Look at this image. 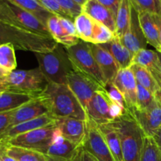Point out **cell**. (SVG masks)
Wrapping results in <instances>:
<instances>
[{"instance_id": "36", "label": "cell", "mask_w": 161, "mask_h": 161, "mask_svg": "<svg viewBox=\"0 0 161 161\" xmlns=\"http://www.w3.org/2000/svg\"><path fill=\"white\" fill-rule=\"evenodd\" d=\"M156 97L150 92L138 84L137 86V99H136V107L134 109L143 110L151 105L155 100Z\"/></svg>"}, {"instance_id": "4", "label": "cell", "mask_w": 161, "mask_h": 161, "mask_svg": "<svg viewBox=\"0 0 161 161\" xmlns=\"http://www.w3.org/2000/svg\"><path fill=\"white\" fill-rule=\"evenodd\" d=\"M121 141L124 161H140L145 135L129 112L112 122Z\"/></svg>"}, {"instance_id": "41", "label": "cell", "mask_w": 161, "mask_h": 161, "mask_svg": "<svg viewBox=\"0 0 161 161\" xmlns=\"http://www.w3.org/2000/svg\"><path fill=\"white\" fill-rule=\"evenodd\" d=\"M60 22H61V25L64 28V29L69 33L70 36H75V37H78L76 32V29H75V24H74L73 20H70V19L64 18V17H59ZM79 38V37H78Z\"/></svg>"}, {"instance_id": "24", "label": "cell", "mask_w": 161, "mask_h": 161, "mask_svg": "<svg viewBox=\"0 0 161 161\" xmlns=\"http://www.w3.org/2000/svg\"><path fill=\"white\" fill-rule=\"evenodd\" d=\"M101 133L103 135L106 144L115 161H124L121 141L117 130L112 123L97 124Z\"/></svg>"}, {"instance_id": "31", "label": "cell", "mask_w": 161, "mask_h": 161, "mask_svg": "<svg viewBox=\"0 0 161 161\" xmlns=\"http://www.w3.org/2000/svg\"><path fill=\"white\" fill-rule=\"evenodd\" d=\"M6 153L17 161H47L43 153L26 148L8 145Z\"/></svg>"}, {"instance_id": "27", "label": "cell", "mask_w": 161, "mask_h": 161, "mask_svg": "<svg viewBox=\"0 0 161 161\" xmlns=\"http://www.w3.org/2000/svg\"><path fill=\"white\" fill-rule=\"evenodd\" d=\"M34 97H36L29 95V94H20V93L12 92L9 91H1L0 92V113L13 111L31 101Z\"/></svg>"}, {"instance_id": "53", "label": "cell", "mask_w": 161, "mask_h": 161, "mask_svg": "<svg viewBox=\"0 0 161 161\" xmlns=\"http://www.w3.org/2000/svg\"></svg>"}, {"instance_id": "25", "label": "cell", "mask_w": 161, "mask_h": 161, "mask_svg": "<svg viewBox=\"0 0 161 161\" xmlns=\"http://www.w3.org/2000/svg\"><path fill=\"white\" fill-rule=\"evenodd\" d=\"M47 27L51 37L58 43L61 44L64 47H69L76 44L80 40L78 37L70 36L61 25L59 17L55 14L50 16L47 22Z\"/></svg>"}, {"instance_id": "50", "label": "cell", "mask_w": 161, "mask_h": 161, "mask_svg": "<svg viewBox=\"0 0 161 161\" xmlns=\"http://www.w3.org/2000/svg\"><path fill=\"white\" fill-rule=\"evenodd\" d=\"M73 1H75L77 4H79L80 6H81L82 7H83V5H84L85 3L88 1V0H73Z\"/></svg>"}, {"instance_id": "48", "label": "cell", "mask_w": 161, "mask_h": 161, "mask_svg": "<svg viewBox=\"0 0 161 161\" xmlns=\"http://www.w3.org/2000/svg\"><path fill=\"white\" fill-rule=\"evenodd\" d=\"M8 146L6 140L4 138H3L1 135H0V149H3V147H5V146Z\"/></svg>"}, {"instance_id": "39", "label": "cell", "mask_w": 161, "mask_h": 161, "mask_svg": "<svg viewBox=\"0 0 161 161\" xmlns=\"http://www.w3.org/2000/svg\"><path fill=\"white\" fill-rule=\"evenodd\" d=\"M37 1L39 2V4L42 7L45 8L47 10H48L51 14H55V15L58 16V17H64V18L72 20L67 14V13L61 7V6L55 0H37Z\"/></svg>"}, {"instance_id": "30", "label": "cell", "mask_w": 161, "mask_h": 161, "mask_svg": "<svg viewBox=\"0 0 161 161\" xmlns=\"http://www.w3.org/2000/svg\"><path fill=\"white\" fill-rule=\"evenodd\" d=\"M7 1L32 14L46 26H47V22L49 17L53 15V14L42 7L37 0H7Z\"/></svg>"}, {"instance_id": "43", "label": "cell", "mask_w": 161, "mask_h": 161, "mask_svg": "<svg viewBox=\"0 0 161 161\" xmlns=\"http://www.w3.org/2000/svg\"><path fill=\"white\" fill-rule=\"evenodd\" d=\"M102 5L106 6L114 15L115 17H116L117 15L118 9H119V5H120L121 0H97Z\"/></svg>"}, {"instance_id": "40", "label": "cell", "mask_w": 161, "mask_h": 161, "mask_svg": "<svg viewBox=\"0 0 161 161\" xmlns=\"http://www.w3.org/2000/svg\"><path fill=\"white\" fill-rule=\"evenodd\" d=\"M13 111L0 113V135H3L10 127Z\"/></svg>"}, {"instance_id": "23", "label": "cell", "mask_w": 161, "mask_h": 161, "mask_svg": "<svg viewBox=\"0 0 161 161\" xmlns=\"http://www.w3.org/2000/svg\"><path fill=\"white\" fill-rule=\"evenodd\" d=\"M101 46L111 53L119 69H128L133 64L134 54L121 42L117 36H115L111 41L101 44Z\"/></svg>"}, {"instance_id": "49", "label": "cell", "mask_w": 161, "mask_h": 161, "mask_svg": "<svg viewBox=\"0 0 161 161\" xmlns=\"http://www.w3.org/2000/svg\"><path fill=\"white\" fill-rule=\"evenodd\" d=\"M8 75H9V73H8L7 72H6V71H4L3 69H2L1 68H0V77L4 78V77L7 76Z\"/></svg>"}, {"instance_id": "3", "label": "cell", "mask_w": 161, "mask_h": 161, "mask_svg": "<svg viewBox=\"0 0 161 161\" xmlns=\"http://www.w3.org/2000/svg\"><path fill=\"white\" fill-rule=\"evenodd\" d=\"M35 54L39 69L49 83L67 84L68 76L75 68L64 46L58 43L51 51Z\"/></svg>"}, {"instance_id": "10", "label": "cell", "mask_w": 161, "mask_h": 161, "mask_svg": "<svg viewBox=\"0 0 161 161\" xmlns=\"http://www.w3.org/2000/svg\"><path fill=\"white\" fill-rule=\"evenodd\" d=\"M86 124L87 130L83 147L98 161H115L97 124L89 118Z\"/></svg>"}, {"instance_id": "29", "label": "cell", "mask_w": 161, "mask_h": 161, "mask_svg": "<svg viewBox=\"0 0 161 161\" xmlns=\"http://www.w3.org/2000/svg\"><path fill=\"white\" fill-rule=\"evenodd\" d=\"M131 15L130 0H121L117 15L116 17V32L115 36L121 39L128 30Z\"/></svg>"}, {"instance_id": "51", "label": "cell", "mask_w": 161, "mask_h": 161, "mask_svg": "<svg viewBox=\"0 0 161 161\" xmlns=\"http://www.w3.org/2000/svg\"><path fill=\"white\" fill-rule=\"evenodd\" d=\"M159 56H160V64H161V53H159Z\"/></svg>"}, {"instance_id": "33", "label": "cell", "mask_w": 161, "mask_h": 161, "mask_svg": "<svg viewBox=\"0 0 161 161\" xmlns=\"http://www.w3.org/2000/svg\"><path fill=\"white\" fill-rule=\"evenodd\" d=\"M140 161H161V153L153 137H144Z\"/></svg>"}, {"instance_id": "14", "label": "cell", "mask_w": 161, "mask_h": 161, "mask_svg": "<svg viewBox=\"0 0 161 161\" xmlns=\"http://www.w3.org/2000/svg\"><path fill=\"white\" fill-rule=\"evenodd\" d=\"M48 113V105L43 97L39 95L13 111L10 127Z\"/></svg>"}, {"instance_id": "38", "label": "cell", "mask_w": 161, "mask_h": 161, "mask_svg": "<svg viewBox=\"0 0 161 161\" xmlns=\"http://www.w3.org/2000/svg\"><path fill=\"white\" fill-rule=\"evenodd\" d=\"M105 91H106L108 95L109 96L110 99H111L115 104H116V105H118L119 106H120L121 108L125 109L126 111H127V105H126V102L125 100H124V96H123L122 93L119 91V90L116 87V85L113 83H113H107V84L105 85Z\"/></svg>"}, {"instance_id": "28", "label": "cell", "mask_w": 161, "mask_h": 161, "mask_svg": "<svg viewBox=\"0 0 161 161\" xmlns=\"http://www.w3.org/2000/svg\"><path fill=\"white\" fill-rule=\"evenodd\" d=\"M95 20L85 13H81L74 20L77 36L80 40L92 43Z\"/></svg>"}, {"instance_id": "42", "label": "cell", "mask_w": 161, "mask_h": 161, "mask_svg": "<svg viewBox=\"0 0 161 161\" xmlns=\"http://www.w3.org/2000/svg\"><path fill=\"white\" fill-rule=\"evenodd\" d=\"M72 161H98L93 155H91L88 151H86L83 146L80 147L78 153Z\"/></svg>"}, {"instance_id": "11", "label": "cell", "mask_w": 161, "mask_h": 161, "mask_svg": "<svg viewBox=\"0 0 161 161\" xmlns=\"http://www.w3.org/2000/svg\"><path fill=\"white\" fill-rule=\"evenodd\" d=\"M114 104L105 88H100L96 91L88 105L86 111L87 118L97 124L112 123L113 119L111 116V110Z\"/></svg>"}, {"instance_id": "5", "label": "cell", "mask_w": 161, "mask_h": 161, "mask_svg": "<svg viewBox=\"0 0 161 161\" xmlns=\"http://www.w3.org/2000/svg\"><path fill=\"white\" fill-rule=\"evenodd\" d=\"M0 22L35 34L51 37L47 27L37 17L7 0H0Z\"/></svg>"}, {"instance_id": "22", "label": "cell", "mask_w": 161, "mask_h": 161, "mask_svg": "<svg viewBox=\"0 0 161 161\" xmlns=\"http://www.w3.org/2000/svg\"><path fill=\"white\" fill-rule=\"evenodd\" d=\"M133 64L146 68L161 88V64L158 52L147 49L139 50L134 54Z\"/></svg>"}, {"instance_id": "1", "label": "cell", "mask_w": 161, "mask_h": 161, "mask_svg": "<svg viewBox=\"0 0 161 161\" xmlns=\"http://www.w3.org/2000/svg\"><path fill=\"white\" fill-rule=\"evenodd\" d=\"M40 95L47 102L50 114L57 119L64 118L87 119L84 108L67 84L49 83Z\"/></svg>"}, {"instance_id": "13", "label": "cell", "mask_w": 161, "mask_h": 161, "mask_svg": "<svg viewBox=\"0 0 161 161\" xmlns=\"http://www.w3.org/2000/svg\"><path fill=\"white\" fill-rule=\"evenodd\" d=\"M81 146L63 138L57 127L53 142L43 154L47 161H72Z\"/></svg>"}, {"instance_id": "12", "label": "cell", "mask_w": 161, "mask_h": 161, "mask_svg": "<svg viewBox=\"0 0 161 161\" xmlns=\"http://www.w3.org/2000/svg\"><path fill=\"white\" fill-rule=\"evenodd\" d=\"M129 113L135 118L145 136L153 137L161 127V101L157 97L145 109H133Z\"/></svg>"}, {"instance_id": "44", "label": "cell", "mask_w": 161, "mask_h": 161, "mask_svg": "<svg viewBox=\"0 0 161 161\" xmlns=\"http://www.w3.org/2000/svg\"><path fill=\"white\" fill-rule=\"evenodd\" d=\"M6 148L7 146L0 149V161H17L6 153Z\"/></svg>"}, {"instance_id": "7", "label": "cell", "mask_w": 161, "mask_h": 161, "mask_svg": "<svg viewBox=\"0 0 161 161\" xmlns=\"http://www.w3.org/2000/svg\"><path fill=\"white\" fill-rule=\"evenodd\" d=\"M65 48L74 68L91 76L101 86L105 88L106 83L93 54L91 44L80 40L75 45Z\"/></svg>"}, {"instance_id": "47", "label": "cell", "mask_w": 161, "mask_h": 161, "mask_svg": "<svg viewBox=\"0 0 161 161\" xmlns=\"http://www.w3.org/2000/svg\"><path fill=\"white\" fill-rule=\"evenodd\" d=\"M157 22H158V25H159V30H160V53H161V16L157 15Z\"/></svg>"}, {"instance_id": "45", "label": "cell", "mask_w": 161, "mask_h": 161, "mask_svg": "<svg viewBox=\"0 0 161 161\" xmlns=\"http://www.w3.org/2000/svg\"><path fill=\"white\" fill-rule=\"evenodd\" d=\"M153 138L154 141L157 143V146H158L159 149H160L161 153V127L155 132V134L153 135Z\"/></svg>"}, {"instance_id": "20", "label": "cell", "mask_w": 161, "mask_h": 161, "mask_svg": "<svg viewBox=\"0 0 161 161\" xmlns=\"http://www.w3.org/2000/svg\"><path fill=\"white\" fill-rule=\"evenodd\" d=\"M82 8L83 12L95 21L105 25L113 32H116V17L106 6L97 0H88Z\"/></svg>"}, {"instance_id": "2", "label": "cell", "mask_w": 161, "mask_h": 161, "mask_svg": "<svg viewBox=\"0 0 161 161\" xmlns=\"http://www.w3.org/2000/svg\"><path fill=\"white\" fill-rule=\"evenodd\" d=\"M5 43L12 44L17 50L35 53L51 51L58 45L51 37L35 34L0 22V44Z\"/></svg>"}, {"instance_id": "34", "label": "cell", "mask_w": 161, "mask_h": 161, "mask_svg": "<svg viewBox=\"0 0 161 161\" xmlns=\"http://www.w3.org/2000/svg\"><path fill=\"white\" fill-rule=\"evenodd\" d=\"M115 37V33L113 32L109 28L105 27V25L95 22V27H94V36H93V44H101L106 43V42L111 41Z\"/></svg>"}, {"instance_id": "8", "label": "cell", "mask_w": 161, "mask_h": 161, "mask_svg": "<svg viewBox=\"0 0 161 161\" xmlns=\"http://www.w3.org/2000/svg\"><path fill=\"white\" fill-rule=\"evenodd\" d=\"M57 124L21 134L7 140L9 146L26 148L44 153L52 143Z\"/></svg>"}, {"instance_id": "32", "label": "cell", "mask_w": 161, "mask_h": 161, "mask_svg": "<svg viewBox=\"0 0 161 161\" xmlns=\"http://www.w3.org/2000/svg\"><path fill=\"white\" fill-rule=\"evenodd\" d=\"M0 68L8 73L17 69L15 47L12 44H0Z\"/></svg>"}, {"instance_id": "18", "label": "cell", "mask_w": 161, "mask_h": 161, "mask_svg": "<svg viewBox=\"0 0 161 161\" xmlns=\"http://www.w3.org/2000/svg\"><path fill=\"white\" fill-rule=\"evenodd\" d=\"M91 44L94 58L101 69L105 83H113L120 70L111 53L98 44Z\"/></svg>"}, {"instance_id": "21", "label": "cell", "mask_w": 161, "mask_h": 161, "mask_svg": "<svg viewBox=\"0 0 161 161\" xmlns=\"http://www.w3.org/2000/svg\"><path fill=\"white\" fill-rule=\"evenodd\" d=\"M157 15V14H153L146 11H138L140 25L146 41L160 53V30Z\"/></svg>"}, {"instance_id": "9", "label": "cell", "mask_w": 161, "mask_h": 161, "mask_svg": "<svg viewBox=\"0 0 161 161\" xmlns=\"http://www.w3.org/2000/svg\"><path fill=\"white\" fill-rule=\"evenodd\" d=\"M67 85L77 97L85 112L96 91L102 87L91 76L75 69L68 76Z\"/></svg>"}, {"instance_id": "35", "label": "cell", "mask_w": 161, "mask_h": 161, "mask_svg": "<svg viewBox=\"0 0 161 161\" xmlns=\"http://www.w3.org/2000/svg\"><path fill=\"white\" fill-rule=\"evenodd\" d=\"M130 2L138 11H146L161 16V2L160 0H130Z\"/></svg>"}, {"instance_id": "26", "label": "cell", "mask_w": 161, "mask_h": 161, "mask_svg": "<svg viewBox=\"0 0 161 161\" xmlns=\"http://www.w3.org/2000/svg\"><path fill=\"white\" fill-rule=\"evenodd\" d=\"M130 68L135 75L137 83L150 91L161 101V88L150 72L146 68L137 64H132Z\"/></svg>"}, {"instance_id": "15", "label": "cell", "mask_w": 161, "mask_h": 161, "mask_svg": "<svg viewBox=\"0 0 161 161\" xmlns=\"http://www.w3.org/2000/svg\"><path fill=\"white\" fill-rule=\"evenodd\" d=\"M119 39L133 54L139 50L146 49L148 42L140 25L138 11L132 4L130 26L126 34Z\"/></svg>"}, {"instance_id": "6", "label": "cell", "mask_w": 161, "mask_h": 161, "mask_svg": "<svg viewBox=\"0 0 161 161\" xmlns=\"http://www.w3.org/2000/svg\"><path fill=\"white\" fill-rule=\"evenodd\" d=\"M8 91L38 97L49 82L39 68L31 70H15L5 77Z\"/></svg>"}, {"instance_id": "46", "label": "cell", "mask_w": 161, "mask_h": 161, "mask_svg": "<svg viewBox=\"0 0 161 161\" xmlns=\"http://www.w3.org/2000/svg\"><path fill=\"white\" fill-rule=\"evenodd\" d=\"M5 91H8V86L6 83V80H5V77L4 78L0 77V92Z\"/></svg>"}, {"instance_id": "17", "label": "cell", "mask_w": 161, "mask_h": 161, "mask_svg": "<svg viewBox=\"0 0 161 161\" xmlns=\"http://www.w3.org/2000/svg\"><path fill=\"white\" fill-rule=\"evenodd\" d=\"M57 127L63 138L75 145L83 146L87 130L86 120L64 118L58 119Z\"/></svg>"}, {"instance_id": "16", "label": "cell", "mask_w": 161, "mask_h": 161, "mask_svg": "<svg viewBox=\"0 0 161 161\" xmlns=\"http://www.w3.org/2000/svg\"><path fill=\"white\" fill-rule=\"evenodd\" d=\"M113 83L122 93L127 105V111L130 112L135 108L138 83L130 68L120 69L113 81Z\"/></svg>"}, {"instance_id": "52", "label": "cell", "mask_w": 161, "mask_h": 161, "mask_svg": "<svg viewBox=\"0 0 161 161\" xmlns=\"http://www.w3.org/2000/svg\"><path fill=\"white\" fill-rule=\"evenodd\" d=\"M160 2H161V0H160Z\"/></svg>"}, {"instance_id": "37", "label": "cell", "mask_w": 161, "mask_h": 161, "mask_svg": "<svg viewBox=\"0 0 161 161\" xmlns=\"http://www.w3.org/2000/svg\"><path fill=\"white\" fill-rule=\"evenodd\" d=\"M55 1L67 13L68 15L73 21L75 17H78L81 13H83L82 6L77 4L73 0H55Z\"/></svg>"}, {"instance_id": "19", "label": "cell", "mask_w": 161, "mask_h": 161, "mask_svg": "<svg viewBox=\"0 0 161 161\" xmlns=\"http://www.w3.org/2000/svg\"><path fill=\"white\" fill-rule=\"evenodd\" d=\"M58 119L53 117L51 114L48 113V114H45L43 116L36 118V119H30L26 122L21 123V124H19L17 125L14 126V127H9L1 136L4 138L7 142V140L9 138H12L19 135L31 131V130H36V129L42 128V127H47V126L56 124H58Z\"/></svg>"}]
</instances>
